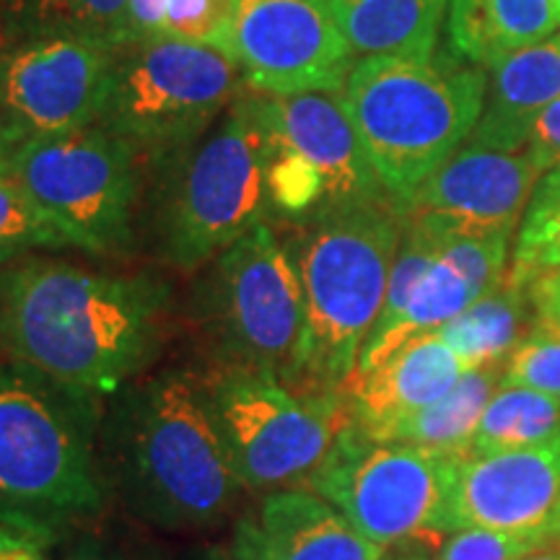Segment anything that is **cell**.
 Returning a JSON list of instances; mask_svg holds the SVG:
<instances>
[{
  "label": "cell",
  "instance_id": "cell-1",
  "mask_svg": "<svg viewBox=\"0 0 560 560\" xmlns=\"http://www.w3.org/2000/svg\"><path fill=\"white\" fill-rule=\"evenodd\" d=\"M170 285L145 276L21 257L0 268V355L112 397L156 359Z\"/></svg>",
  "mask_w": 560,
  "mask_h": 560
},
{
  "label": "cell",
  "instance_id": "cell-2",
  "mask_svg": "<svg viewBox=\"0 0 560 560\" xmlns=\"http://www.w3.org/2000/svg\"><path fill=\"white\" fill-rule=\"evenodd\" d=\"M100 457L109 493L156 529L215 527L244 488L206 382L190 371L140 376L107 397Z\"/></svg>",
  "mask_w": 560,
  "mask_h": 560
},
{
  "label": "cell",
  "instance_id": "cell-3",
  "mask_svg": "<svg viewBox=\"0 0 560 560\" xmlns=\"http://www.w3.org/2000/svg\"><path fill=\"white\" fill-rule=\"evenodd\" d=\"M107 397L0 363V524L58 542L94 522L109 499L100 457Z\"/></svg>",
  "mask_w": 560,
  "mask_h": 560
},
{
  "label": "cell",
  "instance_id": "cell-4",
  "mask_svg": "<svg viewBox=\"0 0 560 560\" xmlns=\"http://www.w3.org/2000/svg\"><path fill=\"white\" fill-rule=\"evenodd\" d=\"M400 236L402 210L382 198L317 210L285 244L306 312L304 350L289 389L348 397L361 348L387 299Z\"/></svg>",
  "mask_w": 560,
  "mask_h": 560
},
{
  "label": "cell",
  "instance_id": "cell-5",
  "mask_svg": "<svg viewBox=\"0 0 560 560\" xmlns=\"http://www.w3.org/2000/svg\"><path fill=\"white\" fill-rule=\"evenodd\" d=\"M486 91V68L444 55L363 58L338 96L384 192L402 208L470 140Z\"/></svg>",
  "mask_w": 560,
  "mask_h": 560
},
{
  "label": "cell",
  "instance_id": "cell-6",
  "mask_svg": "<svg viewBox=\"0 0 560 560\" xmlns=\"http://www.w3.org/2000/svg\"><path fill=\"white\" fill-rule=\"evenodd\" d=\"M272 130L265 96H240L187 145L161 208V244L172 265L198 270L265 223Z\"/></svg>",
  "mask_w": 560,
  "mask_h": 560
},
{
  "label": "cell",
  "instance_id": "cell-7",
  "mask_svg": "<svg viewBox=\"0 0 560 560\" xmlns=\"http://www.w3.org/2000/svg\"><path fill=\"white\" fill-rule=\"evenodd\" d=\"M198 312L219 369L272 376L289 387L304 350V291L268 223L210 260Z\"/></svg>",
  "mask_w": 560,
  "mask_h": 560
},
{
  "label": "cell",
  "instance_id": "cell-8",
  "mask_svg": "<svg viewBox=\"0 0 560 560\" xmlns=\"http://www.w3.org/2000/svg\"><path fill=\"white\" fill-rule=\"evenodd\" d=\"M244 86L240 66L223 50L156 34L117 50L100 125L136 153L187 149Z\"/></svg>",
  "mask_w": 560,
  "mask_h": 560
},
{
  "label": "cell",
  "instance_id": "cell-9",
  "mask_svg": "<svg viewBox=\"0 0 560 560\" xmlns=\"http://www.w3.org/2000/svg\"><path fill=\"white\" fill-rule=\"evenodd\" d=\"M454 462L397 441H376L350 420L306 486L371 542L389 548L450 529Z\"/></svg>",
  "mask_w": 560,
  "mask_h": 560
},
{
  "label": "cell",
  "instance_id": "cell-10",
  "mask_svg": "<svg viewBox=\"0 0 560 560\" xmlns=\"http://www.w3.org/2000/svg\"><path fill=\"white\" fill-rule=\"evenodd\" d=\"M9 179L91 255H120L132 240L136 149L102 125L32 138L9 149Z\"/></svg>",
  "mask_w": 560,
  "mask_h": 560
},
{
  "label": "cell",
  "instance_id": "cell-11",
  "mask_svg": "<svg viewBox=\"0 0 560 560\" xmlns=\"http://www.w3.org/2000/svg\"><path fill=\"white\" fill-rule=\"evenodd\" d=\"M202 382L231 462L252 490L310 480L353 420L348 397H306L252 371L215 369Z\"/></svg>",
  "mask_w": 560,
  "mask_h": 560
},
{
  "label": "cell",
  "instance_id": "cell-12",
  "mask_svg": "<svg viewBox=\"0 0 560 560\" xmlns=\"http://www.w3.org/2000/svg\"><path fill=\"white\" fill-rule=\"evenodd\" d=\"M226 55L262 96L338 94L355 66L327 0H236Z\"/></svg>",
  "mask_w": 560,
  "mask_h": 560
},
{
  "label": "cell",
  "instance_id": "cell-13",
  "mask_svg": "<svg viewBox=\"0 0 560 560\" xmlns=\"http://www.w3.org/2000/svg\"><path fill=\"white\" fill-rule=\"evenodd\" d=\"M117 50L83 39L13 45L0 62V136L5 151L32 138L100 125Z\"/></svg>",
  "mask_w": 560,
  "mask_h": 560
},
{
  "label": "cell",
  "instance_id": "cell-14",
  "mask_svg": "<svg viewBox=\"0 0 560 560\" xmlns=\"http://www.w3.org/2000/svg\"><path fill=\"white\" fill-rule=\"evenodd\" d=\"M540 179L527 149L495 151L467 140L400 210L441 240L511 236Z\"/></svg>",
  "mask_w": 560,
  "mask_h": 560
},
{
  "label": "cell",
  "instance_id": "cell-15",
  "mask_svg": "<svg viewBox=\"0 0 560 560\" xmlns=\"http://www.w3.org/2000/svg\"><path fill=\"white\" fill-rule=\"evenodd\" d=\"M560 509V441L454 462L450 529L552 537Z\"/></svg>",
  "mask_w": 560,
  "mask_h": 560
},
{
  "label": "cell",
  "instance_id": "cell-16",
  "mask_svg": "<svg viewBox=\"0 0 560 560\" xmlns=\"http://www.w3.org/2000/svg\"><path fill=\"white\" fill-rule=\"evenodd\" d=\"M265 107L272 143L317 174L325 208L387 198L338 94L265 96Z\"/></svg>",
  "mask_w": 560,
  "mask_h": 560
},
{
  "label": "cell",
  "instance_id": "cell-17",
  "mask_svg": "<svg viewBox=\"0 0 560 560\" xmlns=\"http://www.w3.org/2000/svg\"><path fill=\"white\" fill-rule=\"evenodd\" d=\"M236 560H382V545L366 540L340 511L310 488H278L255 516L236 524Z\"/></svg>",
  "mask_w": 560,
  "mask_h": 560
},
{
  "label": "cell",
  "instance_id": "cell-18",
  "mask_svg": "<svg viewBox=\"0 0 560 560\" xmlns=\"http://www.w3.org/2000/svg\"><path fill=\"white\" fill-rule=\"evenodd\" d=\"M465 366L439 332L418 335L387 355L380 366L346 387L353 423L366 436L384 441L387 433L429 408L462 380Z\"/></svg>",
  "mask_w": 560,
  "mask_h": 560
},
{
  "label": "cell",
  "instance_id": "cell-19",
  "mask_svg": "<svg viewBox=\"0 0 560 560\" xmlns=\"http://www.w3.org/2000/svg\"><path fill=\"white\" fill-rule=\"evenodd\" d=\"M486 107L470 143L495 151H522L545 107L560 100V37L516 47L488 62Z\"/></svg>",
  "mask_w": 560,
  "mask_h": 560
},
{
  "label": "cell",
  "instance_id": "cell-20",
  "mask_svg": "<svg viewBox=\"0 0 560 560\" xmlns=\"http://www.w3.org/2000/svg\"><path fill=\"white\" fill-rule=\"evenodd\" d=\"M355 58L429 60L450 0H327Z\"/></svg>",
  "mask_w": 560,
  "mask_h": 560
},
{
  "label": "cell",
  "instance_id": "cell-21",
  "mask_svg": "<svg viewBox=\"0 0 560 560\" xmlns=\"http://www.w3.org/2000/svg\"><path fill=\"white\" fill-rule=\"evenodd\" d=\"M537 312L527 285L506 280L465 312L446 322L439 338L450 346L467 371L503 366L516 346L535 330Z\"/></svg>",
  "mask_w": 560,
  "mask_h": 560
},
{
  "label": "cell",
  "instance_id": "cell-22",
  "mask_svg": "<svg viewBox=\"0 0 560 560\" xmlns=\"http://www.w3.org/2000/svg\"><path fill=\"white\" fill-rule=\"evenodd\" d=\"M13 45L34 39H83L122 50L136 42L130 0H0Z\"/></svg>",
  "mask_w": 560,
  "mask_h": 560
},
{
  "label": "cell",
  "instance_id": "cell-23",
  "mask_svg": "<svg viewBox=\"0 0 560 560\" xmlns=\"http://www.w3.org/2000/svg\"><path fill=\"white\" fill-rule=\"evenodd\" d=\"M501 374L503 366L465 371L450 395L418 410L416 416L405 418L384 441L418 446V450L446 459L470 457L475 431H478L490 397L501 387Z\"/></svg>",
  "mask_w": 560,
  "mask_h": 560
},
{
  "label": "cell",
  "instance_id": "cell-24",
  "mask_svg": "<svg viewBox=\"0 0 560 560\" xmlns=\"http://www.w3.org/2000/svg\"><path fill=\"white\" fill-rule=\"evenodd\" d=\"M560 441V400L527 387H501L475 431L472 454L527 450Z\"/></svg>",
  "mask_w": 560,
  "mask_h": 560
},
{
  "label": "cell",
  "instance_id": "cell-25",
  "mask_svg": "<svg viewBox=\"0 0 560 560\" xmlns=\"http://www.w3.org/2000/svg\"><path fill=\"white\" fill-rule=\"evenodd\" d=\"M560 270V170L542 174L522 215L514 260L506 276L529 285L542 272Z\"/></svg>",
  "mask_w": 560,
  "mask_h": 560
},
{
  "label": "cell",
  "instance_id": "cell-26",
  "mask_svg": "<svg viewBox=\"0 0 560 560\" xmlns=\"http://www.w3.org/2000/svg\"><path fill=\"white\" fill-rule=\"evenodd\" d=\"M70 247V240L16 182L0 179V268L34 249Z\"/></svg>",
  "mask_w": 560,
  "mask_h": 560
},
{
  "label": "cell",
  "instance_id": "cell-27",
  "mask_svg": "<svg viewBox=\"0 0 560 560\" xmlns=\"http://www.w3.org/2000/svg\"><path fill=\"white\" fill-rule=\"evenodd\" d=\"M475 9L495 55L548 39L560 24L552 0H475Z\"/></svg>",
  "mask_w": 560,
  "mask_h": 560
},
{
  "label": "cell",
  "instance_id": "cell-28",
  "mask_svg": "<svg viewBox=\"0 0 560 560\" xmlns=\"http://www.w3.org/2000/svg\"><path fill=\"white\" fill-rule=\"evenodd\" d=\"M501 387H527L560 400V330L537 319L535 330L503 363Z\"/></svg>",
  "mask_w": 560,
  "mask_h": 560
},
{
  "label": "cell",
  "instance_id": "cell-29",
  "mask_svg": "<svg viewBox=\"0 0 560 560\" xmlns=\"http://www.w3.org/2000/svg\"><path fill=\"white\" fill-rule=\"evenodd\" d=\"M236 0H166L161 34L226 52Z\"/></svg>",
  "mask_w": 560,
  "mask_h": 560
},
{
  "label": "cell",
  "instance_id": "cell-30",
  "mask_svg": "<svg viewBox=\"0 0 560 560\" xmlns=\"http://www.w3.org/2000/svg\"><path fill=\"white\" fill-rule=\"evenodd\" d=\"M550 537L516 535L495 529H457L441 545L439 560H524L529 552L545 548Z\"/></svg>",
  "mask_w": 560,
  "mask_h": 560
},
{
  "label": "cell",
  "instance_id": "cell-31",
  "mask_svg": "<svg viewBox=\"0 0 560 560\" xmlns=\"http://www.w3.org/2000/svg\"><path fill=\"white\" fill-rule=\"evenodd\" d=\"M524 149L529 151L540 174L560 170V100L535 117Z\"/></svg>",
  "mask_w": 560,
  "mask_h": 560
},
{
  "label": "cell",
  "instance_id": "cell-32",
  "mask_svg": "<svg viewBox=\"0 0 560 560\" xmlns=\"http://www.w3.org/2000/svg\"><path fill=\"white\" fill-rule=\"evenodd\" d=\"M532 306H535L537 319L542 325L558 327L560 330V270L542 272L527 285Z\"/></svg>",
  "mask_w": 560,
  "mask_h": 560
},
{
  "label": "cell",
  "instance_id": "cell-33",
  "mask_svg": "<svg viewBox=\"0 0 560 560\" xmlns=\"http://www.w3.org/2000/svg\"><path fill=\"white\" fill-rule=\"evenodd\" d=\"M164 9L166 0H130V26L136 42L161 34Z\"/></svg>",
  "mask_w": 560,
  "mask_h": 560
},
{
  "label": "cell",
  "instance_id": "cell-34",
  "mask_svg": "<svg viewBox=\"0 0 560 560\" xmlns=\"http://www.w3.org/2000/svg\"><path fill=\"white\" fill-rule=\"evenodd\" d=\"M0 560H47L45 548L0 524Z\"/></svg>",
  "mask_w": 560,
  "mask_h": 560
},
{
  "label": "cell",
  "instance_id": "cell-35",
  "mask_svg": "<svg viewBox=\"0 0 560 560\" xmlns=\"http://www.w3.org/2000/svg\"><path fill=\"white\" fill-rule=\"evenodd\" d=\"M66 560H117V558L112 556L102 542L81 540L79 545H73V550L68 552Z\"/></svg>",
  "mask_w": 560,
  "mask_h": 560
},
{
  "label": "cell",
  "instance_id": "cell-36",
  "mask_svg": "<svg viewBox=\"0 0 560 560\" xmlns=\"http://www.w3.org/2000/svg\"><path fill=\"white\" fill-rule=\"evenodd\" d=\"M179 560H236V556L226 548H215V545H208V548L187 552V556H182Z\"/></svg>",
  "mask_w": 560,
  "mask_h": 560
},
{
  "label": "cell",
  "instance_id": "cell-37",
  "mask_svg": "<svg viewBox=\"0 0 560 560\" xmlns=\"http://www.w3.org/2000/svg\"><path fill=\"white\" fill-rule=\"evenodd\" d=\"M524 560H560V548H550V542L545 548L529 552Z\"/></svg>",
  "mask_w": 560,
  "mask_h": 560
},
{
  "label": "cell",
  "instance_id": "cell-38",
  "mask_svg": "<svg viewBox=\"0 0 560 560\" xmlns=\"http://www.w3.org/2000/svg\"><path fill=\"white\" fill-rule=\"evenodd\" d=\"M11 50H13V39H11L9 30H5L3 19H0V62H3V58H5V55H9Z\"/></svg>",
  "mask_w": 560,
  "mask_h": 560
},
{
  "label": "cell",
  "instance_id": "cell-39",
  "mask_svg": "<svg viewBox=\"0 0 560 560\" xmlns=\"http://www.w3.org/2000/svg\"><path fill=\"white\" fill-rule=\"evenodd\" d=\"M9 177V151H5L3 136H0V179Z\"/></svg>",
  "mask_w": 560,
  "mask_h": 560
},
{
  "label": "cell",
  "instance_id": "cell-40",
  "mask_svg": "<svg viewBox=\"0 0 560 560\" xmlns=\"http://www.w3.org/2000/svg\"><path fill=\"white\" fill-rule=\"evenodd\" d=\"M552 537H556L558 545H560V509H558V516H556V527H552Z\"/></svg>",
  "mask_w": 560,
  "mask_h": 560
},
{
  "label": "cell",
  "instance_id": "cell-41",
  "mask_svg": "<svg viewBox=\"0 0 560 560\" xmlns=\"http://www.w3.org/2000/svg\"><path fill=\"white\" fill-rule=\"evenodd\" d=\"M552 3H556V9H558V13H560V0H552Z\"/></svg>",
  "mask_w": 560,
  "mask_h": 560
},
{
  "label": "cell",
  "instance_id": "cell-42",
  "mask_svg": "<svg viewBox=\"0 0 560 560\" xmlns=\"http://www.w3.org/2000/svg\"><path fill=\"white\" fill-rule=\"evenodd\" d=\"M405 560H423V558H405Z\"/></svg>",
  "mask_w": 560,
  "mask_h": 560
},
{
  "label": "cell",
  "instance_id": "cell-43",
  "mask_svg": "<svg viewBox=\"0 0 560 560\" xmlns=\"http://www.w3.org/2000/svg\"><path fill=\"white\" fill-rule=\"evenodd\" d=\"M3 361H5V359H3V355H0V363H3Z\"/></svg>",
  "mask_w": 560,
  "mask_h": 560
}]
</instances>
